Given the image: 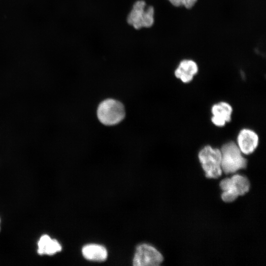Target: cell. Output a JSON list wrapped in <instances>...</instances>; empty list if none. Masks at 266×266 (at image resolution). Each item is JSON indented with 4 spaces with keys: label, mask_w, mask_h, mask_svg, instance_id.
Returning a JSON list of instances; mask_svg holds the SVG:
<instances>
[{
    "label": "cell",
    "mask_w": 266,
    "mask_h": 266,
    "mask_svg": "<svg viewBox=\"0 0 266 266\" xmlns=\"http://www.w3.org/2000/svg\"><path fill=\"white\" fill-rule=\"evenodd\" d=\"M199 71L198 64L191 59H184L178 65L174 71L175 77L184 83L191 82Z\"/></svg>",
    "instance_id": "ba28073f"
},
{
    "label": "cell",
    "mask_w": 266,
    "mask_h": 266,
    "mask_svg": "<svg viewBox=\"0 0 266 266\" xmlns=\"http://www.w3.org/2000/svg\"><path fill=\"white\" fill-rule=\"evenodd\" d=\"M97 116L100 123L106 126H113L121 123L126 116V110L123 103L113 98L102 100L97 109Z\"/></svg>",
    "instance_id": "6da1fadb"
},
{
    "label": "cell",
    "mask_w": 266,
    "mask_h": 266,
    "mask_svg": "<svg viewBox=\"0 0 266 266\" xmlns=\"http://www.w3.org/2000/svg\"><path fill=\"white\" fill-rule=\"evenodd\" d=\"M220 186L223 191L221 195L222 200L225 202H232L239 196H242L248 192L250 183L244 176L235 174L231 178L222 180Z\"/></svg>",
    "instance_id": "277c9868"
},
{
    "label": "cell",
    "mask_w": 266,
    "mask_h": 266,
    "mask_svg": "<svg viewBox=\"0 0 266 266\" xmlns=\"http://www.w3.org/2000/svg\"><path fill=\"white\" fill-rule=\"evenodd\" d=\"M37 252L39 255H52L62 250V246L56 239H52L46 234L42 235L38 243Z\"/></svg>",
    "instance_id": "30bf717a"
},
{
    "label": "cell",
    "mask_w": 266,
    "mask_h": 266,
    "mask_svg": "<svg viewBox=\"0 0 266 266\" xmlns=\"http://www.w3.org/2000/svg\"><path fill=\"white\" fill-rule=\"evenodd\" d=\"M258 144L259 136L254 131L243 129L239 132L236 144L242 154L249 155L252 153Z\"/></svg>",
    "instance_id": "52a82bcc"
},
{
    "label": "cell",
    "mask_w": 266,
    "mask_h": 266,
    "mask_svg": "<svg viewBox=\"0 0 266 266\" xmlns=\"http://www.w3.org/2000/svg\"><path fill=\"white\" fill-rule=\"evenodd\" d=\"M199 158L207 177L216 178L221 175L220 149L206 146L199 152Z\"/></svg>",
    "instance_id": "5b68a950"
},
{
    "label": "cell",
    "mask_w": 266,
    "mask_h": 266,
    "mask_svg": "<svg viewBox=\"0 0 266 266\" xmlns=\"http://www.w3.org/2000/svg\"><path fill=\"white\" fill-rule=\"evenodd\" d=\"M233 108L226 102L221 101L214 104L211 108V121L215 126L223 127L231 120Z\"/></svg>",
    "instance_id": "9c48e42d"
},
{
    "label": "cell",
    "mask_w": 266,
    "mask_h": 266,
    "mask_svg": "<svg viewBox=\"0 0 266 266\" xmlns=\"http://www.w3.org/2000/svg\"><path fill=\"white\" fill-rule=\"evenodd\" d=\"M155 9L153 6L147 5L144 0L135 1L127 17L129 25L136 30L152 27L155 22Z\"/></svg>",
    "instance_id": "7a4b0ae2"
},
{
    "label": "cell",
    "mask_w": 266,
    "mask_h": 266,
    "mask_svg": "<svg viewBox=\"0 0 266 266\" xmlns=\"http://www.w3.org/2000/svg\"><path fill=\"white\" fill-rule=\"evenodd\" d=\"M172 6L175 8H184L191 10L198 3L199 0H166Z\"/></svg>",
    "instance_id": "7c38bea8"
},
{
    "label": "cell",
    "mask_w": 266,
    "mask_h": 266,
    "mask_svg": "<svg viewBox=\"0 0 266 266\" xmlns=\"http://www.w3.org/2000/svg\"><path fill=\"white\" fill-rule=\"evenodd\" d=\"M84 257L91 261H103L107 256V250L103 246L90 244L84 246L82 250Z\"/></svg>",
    "instance_id": "8fae6325"
},
{
    "label": "cell",
    "mask_w": 266,
    "mask_h": 266,
    "mask_svg": "<svg viewBox=\"0 0 266 266\" xmlns=\"http://www.w3.org/2000/svg\"><path fill=\"white\" fill-rule=\"evenodd\" d=\"M221 153V168L225 174L233 173L245 168L247 160L236 143L230 141L224 144L220 149Z\"/></svg>",
    "instance_id": "3957f363"
},
{
    "label": "cell",
    "mask_w": 266,
    "mask_h": 266,
    "mask_svg": "<svg viewBox=\"0 0 266 266\" xmlns=\"http://www.w3.org/2000/svg\"><path fill=\"white\" fill-rule=\"evenodd\" d=\"M163 261L161 254L154 247L142 244L136 248L133 259L135 266H159Z\"/></svg>",
    "instance_id": "8992f818"
}]
</instances>
